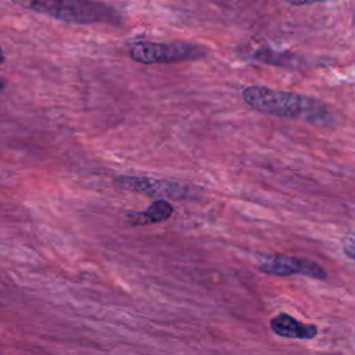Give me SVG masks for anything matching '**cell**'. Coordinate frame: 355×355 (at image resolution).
<instances>
[{
    "mask_svg": "<svg viewBox=\"0 0 355 355\" xmlns=\"http://www.w3.org/2000/svg\"><path fill=\"white\" fill-rule=\"evenodd\" d=\"M243 98L255 111L273 116L308 122H323L327 118V110L322 103L293 92L252 85L243 90Z\"/></svg>",
    "mask_w": 355,
    "mask_h": 355,
    "instance_id": "6da1fadb",
    "label": "cell"
},
{
    "mask_svg": "<svg viewBox=\"0 0 355 355\" xmlns=\"http://www.w3.org/2000/svg\"><path fill=\"white\" fill-rule=\"evenodd\" d=\"M270 329L275 334L284 338L312 340L318 334V327L315 324L300 322L288 313H279L273 316L270 319Z\"/></svg>",
    "mask_w": 355,
    "mask_h": 355,
    "instance_id": "8992f818",
    "label": "cell"
},
{
    "mask_svg": "<svg viewBox=\"0 0 355 355\" xmlns=\"http://www.w3.org/2000/svg\"><path fill=\"white\" fill-rule=\"evenodd\" d=\"M4 89V82L0 79V92Z\"/></svg>",
    "mask_w": 355,
    "mask_h": 355,
    "instance_id": "9c48e42d",
    "label": "cell"
},
{
    "mask_svg": "<svg viewBox=\"0 0 355 355\" xmlns=\"http://www.w3.org/2000/svg\"><path fill=\"white\" fill-rule=\"evenodd\" d=\"M129 55L133 61L140 64H172L204 58L207 49L201 44L186 42H139L130 47Z\"/></svg>",
    "mask_w": 355,
    "mask_h": 355,
    "instance_id": "3957f363",
    "label": "cell"
},
{
    "mask_svg": "<svg viewBox=\"0 0 355 355\" xmlns=\"http://www.w3.org/2000/svg\"><path fill=\"white\" fill-rule=\"evenodd\" d=\"M114 186L132 191L144 194L148 197H154L158 200H183L190 197V187L168 179H154L148 176H130V175H121L114 179Z\"/></svg>",
    "mask_w": 355,
    "mask_h": 355,
    "instance_id": "277c9868",
    "label": "cell"
},
{
    "mask_svg": "<svg viewBox=\"0 0 355 355\" xmlns=\"http://www.w3.org/2000/svg\"><path fill=\"white\" fill-rule=\"evenodd\" d=\"M25 7L35 12L71 24H112L121 22L118 10L97 1L87 0H35Z\"/></svg>",
    "mask_w": 355,
    "mask_h": 355,
    "instance_id": "7a4b0ae2",
    "label": "cell"
},
{
    "mask_svg": "<svg viewBox=\"0 0 355 355\" xmlns=\"http://www.w3.org/2000/svg\"><path fill=\"white\" fill-rule=\"evenodd\" d=\"M6 61V55H4V53H3V49L0 47V64H3Z\"/></svg>",
    "mask_w": 355,
    "mask_h": 355,
    "instance_id": "ba28073f",
    "label": "cell"
},
{
    "mask_svg": "<svg viewBox=\"0 0 355 355\" xmlns=\"http://www.w3.org/2000/svg\"><path fill=\"white\" fill-rule=\"evenodd\" d=\"M258 268L261 272L273 276L304 275L313 279L326 277V272L319 263L290 255H265L261 258Z\"/></svg>",
    "mask_w": 355,
    "mask_h": 355,
    "instance_id": "5b68a950",
    "label": "cell"
},
{
    "mask_svg": "<svg viewBox=\"0 0 355 355\" xmlns=\"http://www.w3.org/2000/svg\"><path fill=\"white\" fill-rule=\"evenodd\" d=\"M173 214V207L166 200H155L141 212L128 214V222L132 226H144L151 223H159L169 219Z\"/></svg>",
    "mask_w": 355,
    "mask_h": 355,
    "instance_id": "52a82bcc",
    "label": "cell"
}]
</instances>
